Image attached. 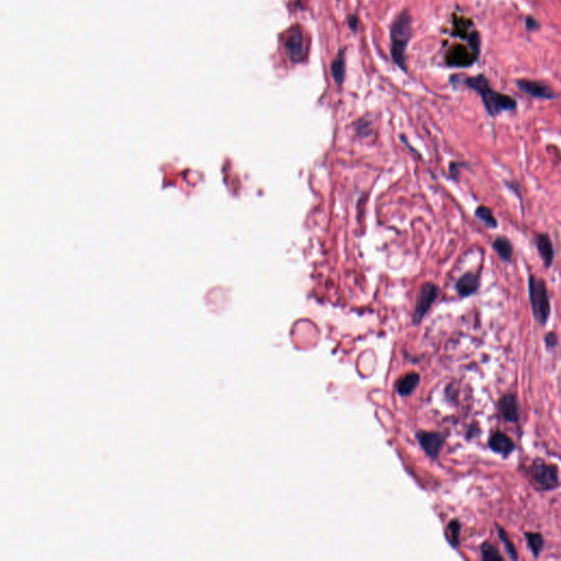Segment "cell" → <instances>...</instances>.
<instances>
[{
    "label": "cell",
    "instance_id": "4316f807",
    "mask_svg": "<svg viewBox=\"0 0 561 561\" xmlns=\"http://www.w3.org/2000/svg\"><path fill=\"white\" fill-rule=\"evenodd\" d=\"M357 25H358V20L355 16H351L349 19V27L350 29L355 32L357 30Z\"/></svg>",
    "mask_w": 561,
    "mask_h": 561
},
{
    "label": "cell",
    "instance_id": "5bb4252c",
    "mask_svg": "<svg viewBox=\"0 0 561 561\" xmlns=\"http://www.w3.org/2000/svg\"><path fill=\"white\" fill-rule=\"evenodd\" d=\"M492 247L501 261H503L505 263L512 262L514 248L510 239L504 236L497 237L492 243Z\"/></svg>",
    "mask_w": 561,
    "mask_h": 561
},
{
    "label": "cell",
    "instance_id": "4fadbf2b",
    "mask_svg": "<svg viewBox=\"0 0 561 561\" xmlns=\"http://www.w3.org/2000/svg\"><path fill=\"white\" fill-rule=\"evenodd\" d=\"M499 409L502 416L507 422L515 423L520 419V411L517 397L514 395H505L499 401Z\"/></svg>",
    "mask_w": 561,
    "mask_h": 561
},
{
    "label": "cell",
    "instance_id": "8fae6325",
    "mask_svg": "<svg viewBox=\"0 0 561 561\" xmlns=\"http://www.w3.org/2000/svg\"><path fill=\"white\" fill-rule=\"evenodd\" d=\"M489 447L494 453L506 457V456L510 455L515 449V444L511 438H508L505 433L495 431L492 433L490 439H489Z\"/></svg>",
    "mask_w": 561,
    "mask_h": 561
},
{
    "label": "cell",
    "instance_id": "9c48e42d",
    "mask_svg": "<svg viewBox=\"0 0 561 561\" xmlns=\"http://www.w3.org/2000/svg\"><path fill=\"white\" fill-rule=\"evenodd\" d=\"M416 438L419 440L422 448L425 449V452L429 456H431L432 458H438L445 442L444 435L438 432L421 431L416 434Z\"/></svg>",
    "mask_w": 561,
    "mask_h": 561
},
{
    "label": "cell",
    "instance_id": "e0dca14e",
    "mask_svg": "<svg viewBox=\"0 0 561 561\" xmlns=\"http://www.w3.org/2000/svg\"><path fill=\"white\" fill-rule=\"evenodd\" d=\"M331 74L337 84H341L345 77V58L344 52L341 51L338 57L331 65Z\"/></svg>",
    "mask_w": 561,
    "mask_h": 561
},
{
    "label": "cell",
    "instance_id": "277c9868",
    "mask_svg": "<svg viewBox=\"0 0 561 561\" xmlns=\"http://www.w3.org/2000/svg\"><path fill=\"white\" fill-rule=\"evenodd\" d=\"M533 480L543 490H552L559 486L558 468L545 461L534 462L531 467Z\"/></svg>",
    "mask_w": 561,
    "mask_h": 561
},
{
    "label": "cell",
    "instance_id": "7402d4cb",
    "mask_svg": "<svg viewBox=\"0 0 561 561\" xmlns=\"http://www.w3.org/2000/svg\"><path fill=\"white\" fill-rule=\"evenodd\" d=\"M480 43H481V40L478 32L477 31L472 32L471 35L468 36V44L473 53L477 56H479V53H480V46H481Z\"/></svg>",
    "mask_w": 561,
    "mask_h": 561
},
{
    "label": "cell",
    "instance_id": "ffe728a7",
    "mask_svg": "<svg viewBox=\"0 0 561 561\" xmlns=\"http://www.w3.org/2000/svg\"><path fill=\"white\" fill-rule=\"evenodd\" d=\"M497 531H498V534H499V538L501 539L502 543L504 544V547H505L507 553L510 554V557L512 559H517L518 558L517 548H515V546L513 545V543L511 541L510 537H508V535L505 532L504 528H502L501 526L497 525Z\"/></svg>",
    "mask_w": 561,
    "mask_h": 561
},
{
    "label": "cell",
    "instance_id": "30bf717a",
    "mask_svg": "<svg viewBox=\"0 0 561 561\" xmlns=\"http://www.w3.org/2000/svg\"><path fill=\"white\" fill-rule=\"evenodd\" d=\"M535 246L537 248L539 257L543 260V263L546 269L553 263L554 259V249L550 237L547 233H536L535 235Z\"/></svg>",
    "mask_w": 561,
    "mask_h": 561
},
{
    "label": "cell",
    "instance_id": "603a6c76",
    "mask_svg": "<svg viewBox=\"0 0 561 561\" xmlns=\"http://www.w3.org/2000/svg\"><path fill=\"white\" fill-rule=\"evenodd\" d=\"M466 19H460V20H455V30L456 34L461 37H465L467 34L468 25L466 24Z\"/></svg>",
    "mask_w": 561,
    "mask_h": 561
},
{
    "label": "cell",
    "instance_id": "ac0fdd59",
    "mask_svg": "<svg viewBox=\"0 0 561 561\" xmlns=\"http://www.w3.org/2000/svg\"><path fill=\"white\" fill-rule=\"evenodd\" d=\"M525 538L528 543V547L531 548V550L534 554V557L537 558L544 548V544H545L544 537L541 536V534L539 533L527 532L525 533Z\"/></svg>",
    "mask_w": 561,
    "mask_h": 561
},
{
    "label": "cell",
    "instance_id": "52a82bcc",
    "mask_svg": "<svg viewBox=\"0 0 561 561\" xmlns=\"http://www.w3.org/2000/svg\"><path fill=\"white\" fill-rule=\"evenodd\" d=\"M517 84L522 92H524L532 98H536V99L552 100L558 98L557 93L543 81L521 79L518 80Z\"/></svg>",
    "mask_w": 561,
    "mask_h": 561
},
{
    "label": "cell",
    "instance_id": "44dd1931",
    "mask_svg": "<svg viewBox=\"0 0 561 561\" xmlns=\"http://www.w3.org/2000/svg\"><path fill=\"white\" fill-rule=\"evenodd\" d=\"M481 556L484 560H503V557L501 556L497 548L489 543H485L481 546Z\"/></svg>",
    "mask_w": 561,
    "mask_h": 561
},
{
    "label": "cell",
    "instance_id": "5b68a950",
    "mask_svg": "<svg viewBox=\"0 0 561 561\" xmlns=\"http://www.w3.org/2000/svg\"><path fill=\"white\" fill-rule=\"evenodd\" d=\"M285 52L293 63H301L307 53V45L305 42L303 31L299 28H293L285 38Z\"/></svg>",
    "mask_w": 561,
    "mask_h": 561
},
{
    "label": "cell",
    "instance_id": "9a60e30c",
    "mask_svg": "<svg viewBox=\"0 0 561 561\" xmlns=\"http://www.w3.org/2000/svg\"><path fill=\"white\" fill-rule=\"evenodd\" d=\"M420 383V375L416 373H408L403 375L397 382V391L401 396H409L414 391Z\"/></svg>",
    "mask_w": 561,
    "mask_h": 561
},
{
    "label": "cell",
    "instance_id": "cb8c5ba5",
    "mask_svg": "<svg viewBox=\"0 0 561 561\" xmlns=\"http://www.w3.org/2000/svg\"><path fill=\"white\" fill-rule=\"evenodd\" d=\"M545 343L547 349H553L558 344V336L554 332H548L545 337Z\"/></svg>",
    "mask_w": 561,
    "mask_h": 561
},
{
    "label": "cell",
    "instance_id": "ba28073f",
    "mask_svg": "<svg viewBox=\"0 0 561 561\" xmlns=\"http://www.w3.org/2000/svg\"><path fill=\"white\" fill-rule=\"evenodd\" d=\"M478 56L475 55L473 52H469L468 48L465 45L456 44L448 51L446 55V63L449 66L456 67H469L476 62Z\"/></svg>",
    "mask_w": 561,
    "mask_h": 561
},
{
    "label": "cell",
    "instance_id": "7a4b0ae2",
    "mask_svg": "<svg viewBox=\"0 0 561 561\" xmlns=\"http://www.w3.org/2000/svg\"><path fill=\"white\" fill-rule=\"evenodd\" d=\"M412 35V20L407 11L396 18L390 28L391 56L402 70H406V50Z\"/></svg>",
    "mask_w": 561,
    "mask_h": 561
},
{
    "label": "cell",
    "instance_id": "6da1fadb",
    "mask_svg": "<svg viewBox=\"0 0 561 561\" xmlns=\"http://www.w3.org/2000/svg\"><path fill=\"white\" fill-rule=\"evenodd\" d=\"M465 83L480 96L487 113L492 117L498 116L505 111H513L518 107L514 98L494 90L485 75L468 77Z\"/></svg>",
    "mask_w": 561,
    "mask_h": 561
},
{
    "label": "cell",
    "instance_id": "8992f818",
    "mask_svg": "<svg viewBox=\"0 0 561 561\" xmlns=\"http://www.w3.org/2000/svg\"><path fill=\"white\" fill-rule=\"evenodd\" d=\"M440 290L433 283H426L416 297L414 322H420L439 296Z\"/></svg>",
    "mask_w": 561,
    "mask_h": 561
},
{
    "label": "cell",
    "instance_id": "d6986e66",
    "mask_svg": "<svg viewBox=\"0 0 561 561\" xmlns=\"http://www.w3.org/2000/svg\"><path fill=\"white\" fill-rule=\"evenodd\" d=\"M460 523L457 520H453L449 522L447 526L446 532V538L453 547H457L459 544V535H460Z\"/></svg>",
    "mask_w": 561,
    "mask_h": 561
},
{
    "label": "cell",
    "instance_id": "d4e9b609",
    "mask_svg": "<svg viewBox=\"0 0 561 561\" xmlns=\"http://www.w3.org/2000/svg\"><path fill=\"white\" fill-rule=\"evenodd\" d=\"M526 29L528 31H535V30H538L540 28V24L539 22L536 20V19H534L533 17H527L526 20Z\"/></svg>",
    "mask_w": 561,
    "mask_h": 561
},
{
    "label": "cell",
    "instance_id": "2e32d148",
    "mask_svg": "<svg viewBox=\"0 0 561 561\" xmlns=\"http://www.w3.org/2000/svg\"><path fill=\"white\" fill-rule=\"evenodd\" d=\"M475 216L489 228H497L499 226L498 219L495 218L491 208H489L486 205H479L476 208Z\"/></svg>",
    "mask_w": 561,
    "mask_h": 561
},
{
    "label": "cell",
    "instance_id": "3957f363",
    "mask_svg": "<svg viewBox=\"0 0 561 561\" xmlns=\"http://www.w3.org/2000/svg\"><path fill=\"white\" fill-rule=\"evenodd\" d=\"M528 298H530L533 316L539 324L547 323L551 314L550 296L547 289L546 280L537 277L534 274L528 276Z\"/></svg>",
    "mask_w": 561,
    "mask_h": 561
},
{
    "label": "cell",
    "instance_id": "484cf974",
    "mask_svg": "<svg viewBox=\"0 0 561 561\" xmlns=\"http://www.w3.org/2000/svg\"><path fill=\"white\" fill-rule=\"evenodd\" d=\"M505 184H506V186H507L508 189H510V190H511V191H513V192H514L515 194H517V195H518V197H519V199H521L520 186H519V184L517 183V182H505Z\"/></svg>",
    "mask_w": 561,
    "mask_h": 561
},
{
    "label": "cell",
    "instance_id": "7c38bea8",
    "mask_svg": "<svg viewBox=\"0 0 561 561\" xmlns=\"http://www.w3.org/2000/svg\"><path fill=\"white\" fill-rule=\"evenodd\" d=\"M480 278L473 272H466L456 282V291L461 297H469L479 290Z\"/></svg>",
    "mask_w": 561,
    "mask_h": 561
}]
</instances>
